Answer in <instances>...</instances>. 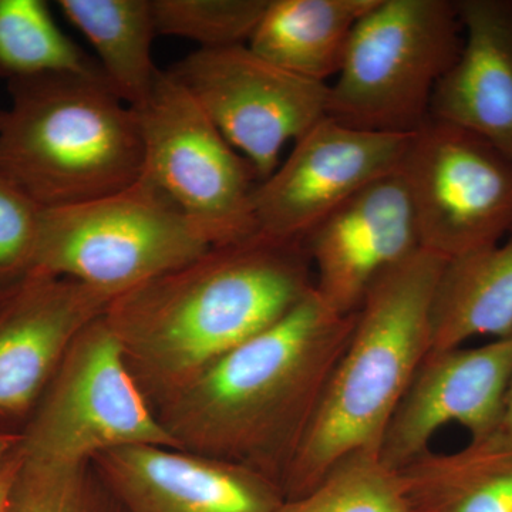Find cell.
Wrapping results in <instances>:
<instances>
[{
  "instance_id": "1",
  "label": "cell",
  "mask_w": 512,
  "mask_h": 512,
  "mask_svg": "<svg viewBox=\"0 0 512 512\" xmlns=\"http://www.w3.org/2000/svg\"><path fill=\"white\" fill-rule=\"evenodd\" d=\"M313 289L305 245L256 234L121 293L104 319L156 409Z\"/></svg>"
},
{
  "instance_id": "2",
  "label": "cell",
  "mask_w": 512,
  "mask_h": 512,
  "mask_svg": "<svg viewBox=\"0 0 512 512\" xmlns=\"http://www.w3.org/2000/svg\"><path fill=\"white\" fill-rule=\"evenodd\" d=\"M355 322L356 313L333 311L313 289L284 318L158 404L157 419L183 450L282 485Z\"/></svg>"
},
{
  "instance_id": "3",
  "label": "cell",
  "mask_w": 512,
  "mask_h": 512,
  "mask_svg": "<svg viewBox=\"0 0 512 512\" xmlns=\"http://www.w3.org/2000/svg\"><path fill=\"white\" fill-rule=\"evenodd\" d=\"M444 264L446 259L420 249L369 289L282 481L285 500L308 493L342 458L379 453L394 410L430 353L431 305Z\"/></svg>"
},
{
  "instance_id": "4",
  "label": "cell",
  "mask_w": 512,
  "mask_h": 512,
  "mask_svg": "<svg viewBox=\"0 0 512 512\" xmlns=\"http://www.w3.org/2000/svg\"><path fill=\"white\" fill-rule=\"evenodd\" d=\"M0 110V175L42 210L69 207L140 181L136 110L104 77L47 73L9 82Z\"/></svg>"
},
{
  "instance_id": "5",
  "label": "cell",
  "mask_w": 512,
  "mask_h": 512,
  "mask_svg": "<svg viewBox=\"0 0 512 512\" xmlns=\"http://www.w3.org/2000/svg\"><path fill=\"white\" fill-rule=\"evenodd\" d=\"M461 47L456 2L377 0L329 84L328 117L360 130L416 133Z\"/></svg>"
},
{
  "instance_id": "6",
  "label": "cell",
  "mask_w": 512,
  "mask_h": 512,
  "mask_svg": "<svg viewBox=\"0 0 512 512\" xmlns=\"http://www.w3.org/2000/svg\"><path fill=\"white\" fill-rule=\"evenodd\" d=\"M210 248L173 202L140 180L97 200L42 210L32 274L117 298Z\"/></svg>"
},
{
  "instance_id": "7",
  "label": "cell",
  "mask_w": 512,
  "mask_h": 512,
  "mask_svg": "<svg viewBox=\"0 0 512 512\" xmlns=\"http://www.w3.org/2000/svg\"><path fill=\"white\" fill-rule=\"evenodd\" d=\"M136 113L143 137L141 181L173 202L210 247L258 234L254 168L173 74L161 70Z\"/></svg>"
},
{
  "instance_id": "8",
  "label": "cell",
  "mask_w": 512,
  "mask_h": 512,
  "mask_svg": "<svg viewBox=\"0 0 512 512\" xmlns=\"http://www.w3.org/2000/svg\"><path fill=\"white\" fill-rule=\"evenodd\" d=\"M128 446L180 448L131 376L103 315L73 340L22 431L20 448L35 463L77 464Z\"/></svg>"
},
{
  "instance_id": "9",
  "label": "cell",
  "mask_w": 512,
  "mask_h": 512,
  "mask_svg": "<svg viewBox=\"0 0 512 512\" xmlns=\"http://www.w3.org/2000/svg\"><path fill=\"white\" fill-rule=\"evenodd\" d=\"M399 171L426 251L448 261L512 232V158L483 137L430 119Z\"/></svg>"
},
{
  "instance_id": "10",
  "label": "cell",
  "mask_w": 512,
  "mask_h": 512,
  "mask_svg": "<svg viewBox=\"0 0 512 512\" xmlns=\"http://www.w3.org/2000/svg\"><path fill=\"white\" fill-rule=\"evenodd\" d=\"M192 94L259 183L295 144L328 117L329 84L296 76L248 45L197 49L168 70Z\"/></svg>"
},
{
  "instance_id": "11",
  "label": "cell",
  "mask_w": 512,
  "mask_h": 512,
  "mask_svg": "<svg viewBox=\"0 0 512 512\" xmlns=\"http://www.w3.org/2000/svg\"><path fill=\"white\" fill-rule=\"evenodd\" d=\"M413 134L360 130L325 117L256 185L258 234L303 244L343 204L399 171Z\"/></svg>"
},
{
  "instance_id": "12",
  "label": "cell",
  "mask_w": 512,
  "mask_h": 512,
  "mask_svg": "<svg viewBox=\"0 0 512 512\" xmlns=\"http://www.w3.org/2000/svg\"><path fill=\"white\" fill-rule=\"evenodd\" d=\"M512 380V335L478 348L427 355L394 410L379 448L393 470L429 451L448 423L470 431L471 440L497 433Z\"/></svg>"
},
{
  "instance_id": "13",
  "label": "cell",
  "mask_w": 512,
  "mask_h": 512,
  "mask_svg": "<svg viewBox=\"0 0 512 512\" xmlns=\"http://www.w3.org/2000/svg\"><path fill=\"white\" fill-rule=\"evenodd\" d=\"M113 299L45 274L0 298V429L22 433L73 340Z\"/></svg>"
},
{
  "instance_id": "14",
  "label": "cell",
  "mask_w": 512,
  "mask_h": 512,
  "mask_svg": "<svg viewBox=\"0 0 512 512\" xmlns=\"http://www.w3.org/2000/svg\"><path fill=\"white\" fill-rule=\"evenodd\" d=\"M315 291L352 315L389 269L419 252V231L400 171L369 185L306 237Z\"/></svg>"
},
{
  "instance_id": "15",
  "label": "cell",
  "mask_w": 512,
  "mask_h": 512,
  "mask_svg": "<svg viewBox=\"0 0 512 512\" xmlns=\"http://www.w3.org/2000/svg\"><path fill=\"white\" fill-rule=\"evenodd\" d=\"M92 464L126 512H276L285 501L271 478L183 448H113Z\"/></svg>"
},
{
  "instance_id": "16",
  "label": "cell",
  "mask_w": 512,
  "mask_h": 512,
  "mask_svg": "<svg viewBox=\"0 0 512 512\" xmlns=\"http://www.w3.org/2000/svg\"><path fill=\"white\" fill-rule=\"evenodd\" d=\"M463 47L437 84L430 119L471 131L512 158V0H456Z\"/></svg>"
},
{
  "instance_id": "17",
  "label": "cell",
  "mask_w": 512,
  "mask_h": 512,
  "mask_svg": "<svg viewBox=\"0 0 512 512\" xmlns=\"http://www.w3.org/2000/svg\"><path fill=\"white\" fill-rule=\"evenodd\" d=\"M377 0H268L248 46L303 79L329 84Z\"/></svg>"
},
{
  "instance_id": "18",
  "label": "cell",
  "mask_w": 512,
  "mask_h": 512,
  "mask_svg": "<svg viewBox=\"0 0 512 512\" xmlns=\"http://www.w3.org/2000/svg\"><path fill=\"white\" fill-rule=\"evenodd\" d=\"M412 512H512V436L498 430L400 468Z\"/></svg>"
},
{
  "instance_id": "19",
  "label": "cell",
  "mask_w": 512,
  "mask_h": 512,
  "mask_svg": "<svg viewBox=\"0 0 512 512\" xmlns=\"http://www.w3.org/2000/svg\"><path fill=\"white\" fill-rule=\"evenodd\" d=\"M512 335V238L448 259L431 305L430 353Z\"/></svg>"
},
{
  "instance_id": "20",
  "label": "cell",
  "mask_w": 512,
  "mask_h": 512,
  "mask_svg": "<svg viewBox=\"0 0 512 512\" xmlns=\"http://www.w3.org/2000/svg\"><path fill=\"white\" fill-rule=\"evenodd\" d=\"M57 8L92 45L110 89L131 109L143 106L161 72L151 0H59Z\"/></svg>"
},
{
  "instance_id": "21",
  "label": "cell",
  "mask_w": 512,
  "mask_h": 512,
  "mask_svg": "<svg viewBox=\"0 0 512 512\" xmlns=\"http://www.w3.org/2000/svg\"><path fill=\"white\" fill-rule=\"evenodd\" d=\"M47 73L104 77L96 60L57 26L46 2L0 0V77L12 82Z\"/></svg>"
},
{
  "instance_id": "22",
  "label": "cell",
  "mask_w": 512,
  "mask_h": 512,
  "mask_svg": "<svg viewBox=\"0 0 512 512\" xmlns=\"http://www.w3.org/2000/svg\"><path fill=\"white\" fill-rule=\"evenodd\" d=\"M276 512H412L399 471L376 451H357L330 468L308 493Z\"/></svg>"
},
{
  "instance_id": "23",
  "label": "cell",
  "mask_w": 512,
  "mask_h": 512,
  "mask_svg": "<svg viewBox=\"0 0 512 512\" xmlns=\"http://www.w3.org/2000/svg\"><path fill=\"white\" fill-rule=\"evenodd\" d=\"M8 512L126 511L101 480L92 461L43 464L23 458Z\"/></svg>"
},
{
  "instance_id": "24",
  "label": "cell",
  "mask_w": 512,
  "mask_h": 512,
  "mask_svg": "<svg viewBox=\"0 0 512 512\" xmlns=\"http://www.w3.org/2000/svg\"><path fill=\"white\" fill-rule=\"evenodd\" d=\"M157 36H175L198 49L248 45L268 0H151Z\"/></svg>"
},
{
  "instance_id": "25",
  "label": "cell",
  "mask_w": 512,
  "mask_h": 512,
  "mask_svg": "<svg viewBox=\"0 0 512 512\" xmlns=\"http://www.w3.org/2000/svg\"><path fill=\"white\" fill-rule=\"evenodd\" d=\"M42 208L0 175V298L35 268Z\"/></svg>"
},
{
  "instance_id": "26",
  "label": "cell",
  "mask_w": 512,
  "mask_h": 512,
  "mask_svg": "<svg viewBox=\"0 0 512 512\" xmlns=\"http://www.w3.org/2000/svg\"><path fill=\"white\" fill-rule=\"evenodd\" d=\"M23 458L25 457H23L22 448L19 447L0 468V512L9 510L10 495H12L13 485H15L20 467H22Z\"/></svg>"
},
{
  "instance_id": "27",
  "label": "cell",
  "mask_w": 512,
  "mask_h": 512,
  "mask_svg": "<svg viewBox=\"0 0 512 512\" xmlns=\"http://www.w3.org/2000/svg\"><path fill=\"white\" fill-rule=\"evenodd\" d=\"M20 443H22V433L0 429V468L18 450Z\"/></svg>"
},
{
  "instance_id": "28",
  "label": "cell",
  "mask_w": 512,
  "mask_h": 512,
  "mask_svg": "<svg viewBox=\"0 0 512 512\" xmlns=\"http://www.w3.org/2000/svg\"><path fill=\"white\" fill-rule=\"evenodd\" d=\"M500 430L512 436V380L510 389H508L507 399H505L504 416L503 421H501Z\"/></svg>"
}]
</instances>
